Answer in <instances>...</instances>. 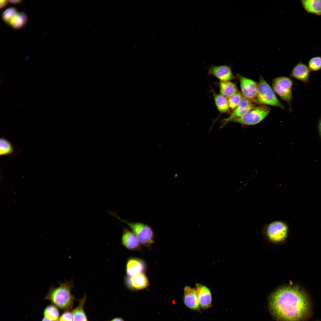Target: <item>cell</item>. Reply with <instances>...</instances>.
<instances>
[{
	"mask_svg": "<svg viewBox=\"0 0 321 321\" xmlns=\"http://www.w3.org/2000/svg\"><path fill=\"white\" fill-rule=\"evenodd\" d=\"M86 298V295H84L78 300V305L72 312L73 321H89L84 309Z\"/></svg>",
	"mask_w": 321,
	"mask_h": 321,
	"instance_id": "obj_17",
	"label": "cell"
},
{
	"mask_svg": "<svg viewBox=\"0 0 321 321\" xmlns=\"http://www.w3.org/2000/svg\"><path fill=\"white\" fill-rule=\"evenodd\" d=\"M110 321H125L122 318L120 317H116L112 319H111Z\"/></svg>",
	"mask_w": 321,
	"mask_h": 321,
	"instance_id": "obj_30",
	"label": "cell"
},
{
	"mask_svg": "<svg viewBox=\"0 0 321 321\" xmlns=\"http://www.w3.org/2000/svg\"><path fill=\"white\" fill-rule=\"evenodd\" d=\"M125 281L127 286L134 290L144 289L149 285L148 279L144 273L132 276H128L126 278Z\"/></svg>",
	"mask_w": 321,
	"mask_h": 321,
	"instance_id": "obj_13",
	"label": "cell"
},
{
	"mask_svg": "<svg viewBox=\"0 0 321 321\" xmlns=\"http://www.w3.org/2000/svg\"><path fill=\"white\" fill-rule=\"evenodd\" d=\"M146 268V264L142 260L136 258L129 259L126 266V272L128 276H132L144 273Z\"/></svg>",
	"mask_w": 321,
	"mask_h": 321,
	"instance_id": "obj_16",
	"label": "cell"
},
{
	"mask_svg": "<svg viewBox=\"0 0 321 321\" xmlns=\"http://www.w3.org/2000/svg\"><path fill=\"white\" fill-rule=\"evenodd\" d=\"M28 17L26 14L23 12H18L11 21L9 25L14 29H20L26 24Z\"/></svg>",
	"mask_w": 321,
	"mask_h": 321,
	"instance_id": "obj_20",
	"label": "cell"
},
{
	"mask_svg": "<svg viewBox=\"0 0 321 321\" xmlns=\"http://www.w3.org/2000/svg\"><path fill=\"white\" fill-rule=\"evenodd\" d=\"M241 94L243 97L252 103H256L258 83L246 77L237 74Z\"/></svg>",
	"mask_w": 321,
	"mask_h": 321,
	"instance_id": "obj_8",
	"label": "cell"
},
{
	"mask_svg": "<svg viewBox=\"0 0 321 321\" xmlns=\"http://www.w3.org/2000/svg\"><path fill=\"white\" fill-rule=\"evenodd\" d=\"M208 73L221 81H229L235 78L231 67L227 65L212 66L209 67Z\"/></svg>",
	"mask_w": 321,
	"mask_h": 321,
	"instance_id": "obj_11",
	"label": "cell"
},
{
	"mask_svg": "<svg viewBox=\"0 0 321 321\" xmlns=\"http://www.w3.org/2000/svg\"><path fill=\"white\" fill-rule=\"evenodd\" d=\"M263 231L270 241L278 243L283 241L287 238L289 232V225L285 221L278 220L271 222L264 226Z\"/></svg>",
	"mask_w": 321,
	"mask_h": 321,
	"instance_id": "obj_5",
	"label": "cell"
},
{
	"mask_svg": "<svg viewBox=\"0 0 321 321\" xmlns=\"http://www.w3.org/2000/svg\"><path fill=\"white\" fill-rule=\"evenodd\" d=\"M109 213L113 216L126 224L135 234L141 244L148 246L154 242V233L150 226L141 222H128L122 219L114 213L110 212Z\"/></svg>",
	"mask_w": 321,
	"mask_h": 321,
	"instance_id": "obj_4",
	"label": "cell"
},
{
	"mask_svg": "<svg viewBox=\"0 0 321 321\" xmlns=\"http://www.w3.org/2000/svg\"><path fill=\"white\" fill-rule=\"evenodd\" d=\"M302 7L307 13L321 15V0H303L300 1Z\"/></svg>",
	"mask_w": 321,
	"mask_h": 321,
	"instance_id": "obj_18",
	"label": "cell"
},
{
	"mask_svg": "<svg viewBox=\"0 0 321 321\" xmlns=\"http://www.w3.org/2000/svg\"><path fill=\"white\" fill-rule=\"evenodd\" d=\"M270 111V108L267 106L261 105L255 107L243 116L234 119L230 122L244 125H255L263 120Z\"/></svg>",
	"mask_w": 321,
	"mask_h": 321,
	"instance_id": "obj_6",
	"label": "cell"
},
{
	"mask_svg": "<svg viewBox=\"0 0 321 321\" xmlns=\"http://www.w3.org/2000/svg\"><path fill=\"white\" fill-rule=\"evenodd\" d=\"M121 241L123 245L129 249L136 250L140 248V243L137 237L132 231L127 228L123 230Z\"/></svg>",
	"mask_w": 321,
	"mask_h": 321,
	"instance_id": "obj_14",
	"label": "cell"
},
{
	"mask_svg": "<svg viewBox=\"0 0 321 321\" xmlns=\"http://www.w3.org/2000/svg\"><path fill=\"white\" fill-rule=\"evenodd\" d=\"M219 86L220 94L226 97L229 98L238 92L236 84L230 81H220Z\"/></svg>",
	"mask_w": 321,
	"mask_h": 321,
	"instance_id": "obj_19",
	"label": "cell"
},
{
	"mask_svg": "<svg viewBox=\"0 0 321 321\" xmlns=\"http://www.w3.org/2000/svg\"><path fill=\"white\" fill-rule=\"evenodd\" d=\"M58 308L53 304L48 305L44 309L43 314L44 317L52 321H56L59 318Z\"/></svg>",
	"mask_w": 321,
	"mask_h": 321,
	"instance_id": "obj_22",
	"label": "cell"
},
{
	"mask_svg": "<svg viewBox=\"0 0 321 321\" xmlns=\"http://www.w3.org/2000/svg\"><path fill=\"white\" fill-rule=\"evenodd\" d=\"M308 67L311 71H316L321 69V56H316L311 58L308 63Z\"/></svg>",
	"mask_w": 321,
	"mask_h": 321,
	"instance_id": "obj_26",
	"label": "cell"
},
{
	"mask_svg": "<svg viewBox=\"0 0 321 321\" xmlns=\"http://www.w3.org/2000/svg\"><path fill=\"white\" fill-rule=\"evenodd\" d=\"M196 291L200 307L205 309L212 306V297L210 289L199 284L196 285Z\"/></svg>",
	"mask_w": 321,
	"mask_h": 321,
	"instance_id": "obj_10",
	"label": "cell"
},
{
	"mask_svg": "<svg viewBox=\"0 0 321 321\" xmlns=\"http://www.w3.org/2000/svg\"><path fill=\"white\" fill-rule=\"evenodd\" d=\"M318 127L319 132L321 136V118L319 121Z\"/></svg>",
	"mask_w": 321,
	"mask_h": 321,
	"instance_id": "obj_31",
	"label": "cell"
},
{
	"mask_svg": "<svg viewBox=\"0 0 321 321\" xmlns=\"http://www.w3.org/2000/svg\"><path fill=\"white\" fill-rule=\"evenodd\" d=\"M41 321H52L51 320H50L49 319H48V318H47L46 317H43V318L42 319Z\"/></svg>",
	"mask_w": 321,
	"mask_h": 321,
	"instance_id": "obj_32",
	"label": "cell"
},
{
	"mask_svg": "<svg viewBox=\"0 0 321 321\" xmlns=\"http://www.w3.org/2000/svg\"><path fill=\"white\" fill-rule=\"evenodd\" d=\"M59 321V319H58V320H57V321Z\"/></svg>",
	"mask_w": 321,
	"mask_h": 321,
	"instance_id": "obj_33",
	"label": "cell"
},
{
	"mask_svg": "<svg viewBox=\"0 0 321 321\" xmlns=\"http://www.w3.org/2000/svg\"><path fill=\"white\" fill-rule=\"evenodd\" d=\"M59 321H73L72 313L69 311H65L60 316Z\"/></svg>",
	"mask_w": 321,
	"mask_h": 321,
	"instance_id": "obj_27",
	"label": "cell"
},
{
	"mask_svg": "<svg viewBox=\"0 0 321 321\" xmlns=\"http://www.w3.org/2000/svg\"><path fill=\"white\" fill-rule=\"evenodd\" d=\"M9 3L13 4H21L23 1L22 0H8Z\"/></svg>",
	"mask_w": 321,
	"mask_h": 321,
	"instance_id": "obj_29",
	"label": "cell"
},
{
	"mask_svg": "<svg viewBox=\"0 0 321 321\" xmlns=\"http://www.w3.org/2000/svg\"><path fill=\"white\" fill-rule=\"evenodd\" d=\"M184 291L183 300L185 305L190 309L200 311V307L195 289L186 286Z\"/></svg>",
	"mask_w": 321,
	"mask_h": 321,
	"instance_id": "obj_12",
	"label": "cell"
},
{
	"mask_svg": "<svg viewBox=\"0 0 321 321\" xmlns=\"http://www.w3.org/2000/svg\"><path fill=\"white\" fill-rule=\"evenodd\" d=\"M214 99L215 105L219 112L223 113L229 111V108L227 97L221 94H215L214 95Z\"/></svg>",
	"mask_w": 321,
	"mask_h": 321,
	"instance_id": "obj_21",
	"label": "cell"
},
{
	"mask_svg": "<svg viewBox=\"0 0 321 321\" xmlns=\"http://www.w3.org/2000/svg\"><path fill=\"white\" fill-rule=\"evenodd\" d=\"M269 304L272 313L280 321H305L311 314L309 297L297 287L278 289L271 295Z\"/></svg>",
	"mask_w": 321,
	"mask_h": 321,
	"instance_id": "obj_1",
	"label": "cell"
},
{
	"mask_svg": "<svg viewBox=\"0 0 321 321\" xmlns=\"http://www.w3.org/2000/svg\"><path fill=\"white\" fill-rule=\"evenodd\" d=\"M311 70L306 64L301 62L298 63L293 68L291 76L304 83L309 80Z\"/></svg>",
	"mask_w": 321,
	"mask_h": 321,
	"instance_id": "obj_15",
	"label": "cell"
},
{
	"mask_svg": "<svg viewBox=\"0 0 321 321\" xmlns=\"http://www.w3.org/2000/svg\"><path fill=\"white\" fill-rule=\"evenodd\" d=\"M243 96L241 93H237L228 98V102L229 108L234 110L240 103Z\"/></svg>",
	"mask_w": 321,
	"mask_h": 321,
	"instance_id": "obj_25",
	"label": "cell"
},
{
	"mask_svg": "<svg viewBox=\"0 0 321 321\" xmlns=\"http://www.w3.org/2000/svg\"><path fill=\"white\" fill-rule=\"evenodd\" d=\"M256 103L261 105H269L284 109L285 107L277 97L273 88L262 76L259 77Z\"/></svg>",
	"mask_w": 321,
	"mask_h": 321,
	"instance_id": "obj_3",
	"label": "cell"
},
{
	"mask_svg": "<svg viewBox=\"0 0 321 321\" xmlns=\"http://www.w3.org/2000/svg\"><path fill=\"white\" fill-rule=\"evenodd\" d=\"M256 106L253 103L243 97L238 106L233 110L230 116L223 120L221 128H223L232 119L243 116Z\"/></svg>",
	"mask_w": 321,
	"mask_h": 321,
	"instance_id": "obj_9",
	"label": "cell"
},
{
	"mask_svg": "<svg viewBox=\"0 0 321 321\" xmlns=\"http://www.w3.org/2000/svg\"><path fill=\"white\" fill-rule=\"evenodd\" d=\"M59 284L56 287L50 286L45 299L63 311H70L73 308L76 299L71 293L74 287L73 281L70 280Z\"/></svg>",
	"mask_w": 321,
	"mask_h": 321,
	"instance_id": "obj_2",
	"label": "cell"
},
{
	"mask_svg": "<svg viewBox=\"0 0 321 321\" xmlns=\"http://www.w3.org/2000/svg\"><path fill=\"white\" fill-rule=\"evenodd\" d=\"M293 84L292 80L285 76L276 77L272 81V88L275 93L283 100L287 102L290 106L292 98Z\"/></svg>",
	"mask_w": 321,
	"mask_h": 321,
	"instance_id": "obj_7",
	"label": "cell"
},
{
	"mask_svg": "<svg viewBox=\"0 0 321 321\" xmlns=\"http://www.w3.org/2000/svg\"><path fill=\"white\" fill-rule=\"evenodd\" d=\"M14 152V148L10 142L5 139H1L0 141V155H10L12 154Z\"/></svg>",
	"mask_w": 321,
	"mask_h": 321,
	"instance_id": "obj_23",
	"label": "cell"
},
{
	"mask_svg": "<svg viewBox=\"0 0 321 321\" xmlns=\"http://www.w3.org/2000/svg\"><path fill=\"white\" fill-rule=\"evenodd\" d=\"M18 12L17 9L14 7H9L3 12L1 15L2 19L6 24L9 25Z\"/></svg>",
	"mask_w": 321,
	"mask_h": 321,
	"instance_id": "obj_24",
	"label": "cell"
},
{
	"mask_svg": "<svg viewBox=\"0 0 321 321\" xmlns=\"http://www.w3.org/2000/svg\"><path fill=\"white\" fill-rule=\"evenodd\" d=\"M0 2L1 9H3L7 7L9 3L8 0H1Z\"/></svg>",
	"mask_w": 321,
	"mask_h": 321,
	"instance_id": "obj_28",
	"label": "cell"
}]
</instances>
